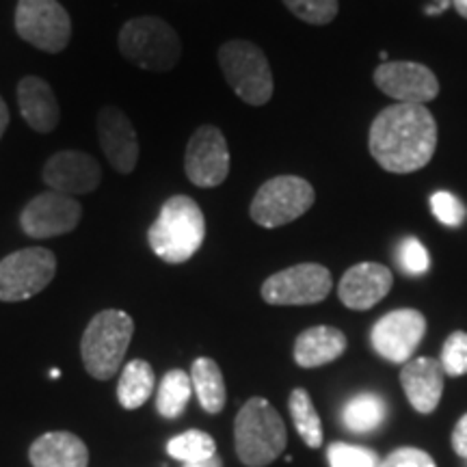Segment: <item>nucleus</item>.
Segmentation results:
<instances>
[{
	"label": "nucleus",
	"instance_id": "nucleus-1",
	"mask_svg": "<svg viewBox=\"0 0 467 467\" xmlns=\"http://www.w3.org/2000/svg\"><path fill=\"white\" fill-rule=\"evenodd\" d=\"M372 159L389 173L426 167L437 148V121L422 104H392L375 117L368 134Z\"/></svg>",
	"mask_w": 467,
	"mask_h": 467
},
{
	"label": "nucleus",
	"instance_id": "nucleus-2",
	"mask_svg": "<svg viewBox=\"0 0 467 467\" xmlns=\"http://www.w3.org/2000/svg\"><path fill=\"white\" fill-rule=\"evenodd\" d=\"M206 238V219L189 195H173L162 203L148 230L150 249L167 265H182L200 251Z\"/></svg>",
	"mask_w": 467,
	"mask_h": 467
},
{
	"label": "nucleus",
	"instance_id": "nucleus-3",
	"mask_svg": "<svg viewBox=\"0 0 467 467\" xmlns=\"http://www.w3.org/2000/svg\"><path fill=\"white\" fill-rule=\"evenodd\" d=\"M285 424L266 399H249L234 420L236 454L247 467H266L284 452Z\"/></svg>",
	"mask_w": 467,
	"mask_h": 467
},
{
	"label": "nucleus",
	"instance_id": "nucleus-4",
	"mask_svg": "<svg viewBox=\"0 0 467 467\" xmlns=\"http://www.w3.org/2000/svg\"><path fill=\"white\" fill-rule=\"evenodd\" d=\"M132 334L134 323L130 314L121 312V309H104L96 314L80 340L85 370L98 381L113 379L126 358Z\"/></svg>",
	"mask_w": 467,
	"mask_h": 467
},
{
	"label": "nucleus",
	"instance_id": "nucleus-5",
	"mask_svg": "<svg viewBox=\"0 0 467 467\" xmlns=\"http://www.w3.org/2000/svg\"><path fill=\"white\" fill-rule=\"evenodd\" d=\"M117 46L132 66L148 72H169L178 66L182 55L178 33L165 20L154 16H141L128 20L121 26Z\"/></svg>",
	"mask_w": 467,
	"mask_h": 467
},
{
	"label": "nucleus",
	"instance_id": "nucleus-6",
	"mask_svg": "<svg viewBox=\"0 0 467 467\" xmlns=\"http://www.w3.org/2000/svg\"><path fill=\"white\" fill-rule=\"evenodd\" d=\"M219 66L227 85L244 104L251 107H265L273 98V72L268 58L258 46L232 39L219 48Z\"/></svg>",
	"mask_w": 467,
	"mask_h": 467
},
{
	"label": "nucleus",
	"instance_id": "nucleus-7",
	"mask_svg": "<svg viewBox=\"0 0 467 467\" xmlns=\"http://www.w3.org/2000/svg\"><path fill=\"white\" fill-rule=\"evenodd\" d=\"M317 192L299 175H277L266 180L251 202L249 214L254 223L266 230L288 225L314 206Z\"/></svg>",
	"mask_w": 467,
	"mask_h": 467
},
{
	"label": "nucleus",
	"instance_id": "nucleus-8",
	"mask_svg": "<svg viewBox=\"0 0 467 467\" xmlns=\"http://www.w3.org/2000/svg\"><path fill=\"white\" fill-rule=\"evenodd\" d=\"M57 273L55 254L44 247L20 249L0 260V301L33 299L48 288Z\"/></svg>",
	"mask_w": 467,
	"mask_h": 467
},
{
	"label": "nucleus",
	"instance_id": "nucleus-9",
	"mask_svg": "<svg viewBox=\"0 0 467 467\" xmlns=\"http://www.w3.org/2000/svg\"><path fill=\"white\" fill-rule=\"evenodd\" d=\"M16 31L37 50L63 52L72 39V20L58 0H17Z\"/></svg>",
	"mask_w": 467,
	"mask_h": 467
},
{
	"label": "nucleus",
	"instance_id": "nucleus-10",
	"mask_svg": "<svg viewBox=\"0 0 467 467\" xmlns=\"http://www.w3.org/2000/svg\"><path fill=\"white\" fill-rule=\"evenodd\" d=\"M334 288L329 268L323 265H295L262 284V299L268 306H314L325 301Z\"/></svg>",
	"mask_w": 467,
	"mask_h": 467
},
{
	"label": "nucleus",
	"instance_id": "nucleus-11",
	"mask_svg": "<svg viewBox=\"0 0 467 467\" xmlns=\"http://www.w3.org/2000/svg\"><path fill=\"white\" fill-rule=\"evenodd\" d=\"M426 334V318L422 312L411 307L394 309L381 317L372 327V348L383 359L405 366L416 355V350Z\"/></svg>",
	"mask_w": 467,
	"mask_h": 467
},
{
	"label": "nucleus",
	"instance_id": "nucleus-12",
	"mask_svg": "<svg viewBox=\"0 0 467 467\" xmlns=\"http://www.w3.org/2000/svg\"><path fill=\"white\" fill-rule=\"evenodd\" d=\"M184 171L191 184L214 189L230 175V150L217 126H200L189 139L184 154Z\"/></svg>",
	"mask_w": 467,
	"mask_h": 467
},
{
	"label": "nucleus",
	"instance_id": "nucleus-13",
	"mask_svg": "<svg viewBox=\"0 0 467 467\" xmlns=\"http://www.w3.org/2000/svg\"><path fill=\"white\" fill-rule=\"evenodd\" d=\"M83 217V206L66 192L46 191L22 208L20 227L31 238H57L74 232Z\"/></svg>",
	"mask_w": 467,
	"mask_h": 467
},
{
	"label": "nucleus",
	"instance_id": "nucleus-14",
	"mask_svg": "<svg viewBox=\"0 0 467 467\" xmlns=\"http://www.w3.org/2000/svg\"><path fill=\"white\" fill-rule=\"evenodd\" d=\"M375 85L399 104H424L435 100L440 80L429 67L416 61H388L375 69Z\"/></svg>",
	"mask_w": 467,
	"mask_h": 467
},
{
	"label": "nucleus",
	"instance_id": "nucleus-15",
	"mask_svg": "<svg viewBox=\"0 0 467 467\" xmlns=\"http://www.w3.org/2000/svg\"><path fill=\"white\" fill-rule=\"evenodd\" d=\"M44 182L50 191L66 192V195H87L102 182V167L91 154L76 150L57 151L46 161Z\"/></svg>",
	"mask_w": 467,
	"mask_h": 467
},
{
	"label": "nucleus",
	"instance_id": "nucleus-16",
	"mask_svg": "<svg viewBox=\"0 0 467 467\" xmlns=\"http://www.w3.org/2000/svg\"><path fill=\"white\" fill-rule=\"evenodd\" d=\"M98 139L104 156L117 173H132L139 162V139L124 110L104 107L98 113Z\"/></svg>",
	"mask_w": 467,
	"mask_h": 467
},
{
	"label": "nucleus",
	"instance_id": "nucleus-17",
	"mask_svg": "<svg viewBox=\"0 0 467 467\" xmlns=\"http://www.w3.org/2000/svg\"><path fill=\"white\" fill-rule=\"evenodd\" d=\"M392 284L394 275L388 266L377 265V262H361L344 273L342 282L337 285V296L348 309L364 312L383 301L392 290Z\"/></svg>",
	"mask_w": 467,
	"mask_h": 467
},
{
	"label": "nucleus",
	"instance_id": "nucleus-18",
	"mask_svg": "<svg viewBox=\"0 0 467 467\" xmlns=\"http://www.w3.org/2000/svg\"><path fill=\"white\" fill-rule=\"evenodd\" d=\"M446 372L440 359L416 358L409 359L400 370V385L405 389L409 405L418 413H433L443 394Z\"/></svg>",
	"mask_w": 467,
	"mask_h": 467
},
{
	"label": "nucleus",
	"instance_id": "nucleus-19",
	"mask_svg": "<svg viewBox=\"0 0 467 467\" xmlns=\"http://www.w3.org/2000/svg\"><path fill=\"white\" fill-rule=\"evenodd\" d=\"M17 104L25 121L35 132L48 134L58 126L61 110L52 87L39 76H25L17 83Z\"/></svg>",
	"mask_w": 467,
	"mask_h": 467
},
{
	"label": "nucleus",
	"instance_id": "nucleus-20",
	"mask_svg": "<svg viewBox=\"0 0 467 467\" xmlns=\"http://www.w3.org/2000/svg\"><path fill=\"white\" fill-rule=\"evenodd\" d=\"M28 459L33 467H87L89 451L78 435L55 431L33 441Z\"/></svg>",
	"mask_w": 467,
	"mask_h": 467
},
{
	"label": "nucleus",
	"instance_id": "nucleus-21",
	"mask_svg": "<svg viewBox=\"0 0 467 467\" xmlns=\"http://www.w3.org/2000/svg\"><path fill=\"white\" fill-rule=\"evenodd\" d=\"M348 342L340 329L329 325L309 327L296 337L295 361L301 368H318L342 358Z\"/></svg>",
	"mask_w": 467,
	"mask_h": 467
},
{
	"label": "nucleus",
	"instance_id": "nucleus-22",
	"mask_svg": "<svg viewBox=\"0 0 467 467\" xmlns=\"http://www.w3.org/2000/svg\"><path fill=\"white\" fill-rule=\"evenodd\" d=\"M191 383H192V392H195L203 411L213 413V416L214 413L223 411L227 392H225L223 372H221L217 361L210 358H200L192 361Z\"/></svg>",
	"mask_w": 467,
	"mask_h": 467
},
{
	"label": "nucleus",
	"instance_id": "nucleus-23",
	"mask_svg": "<svg viewBox=\"0 0 467 467\" xmlns=\"http://www.w3.org/2000/svg\"><path fill=\"white\" fill-rule=\"evenodd\" d=\"M154 368H151L145 359H132L128 361L119 375V385H117V400L119 405L132 411L148 402V399L154 392Z\"/></svg>",
	"mask_w": 467,
	"mask_h": 467
},
{
	"label": "nucleus",
	"instance_id": "nucleus-24",
	"mask_svg": "<svg viewBox=\"0 0 467 467\" xmlns=\"http://www.w3.org/2000/svg\"><path fill=\"white\" fill-rule=\"evenodd\" d=\"M385 413V400L381 396L372 392H361L353 396L342 409V422L353 433H372L383 424Z\"/></svg>",
	"mask_w": 467,
	"mask_h": 467
},
{
	"label": "nucleus",
	"instance_id": "nucleus-25",
	"mask_svg": "<svg viewBox=\"0 0 467 467\" xmlns=\"http://www.w3.org/2000/svg\"><path fill=\"white\" fill-rule=\"evenodd\" d=\"M192 396L191 375L184 370H169L159 385V394H156V409L162 418L175 420L184 413Z\"/></svg>",
	"mask_w": 467,
	"mask_h": 467
},
{
	"label": "nucleus",
	"instance_id": "nucleus-26",
	"mask_svg": "<svg viewBox=\"0 0 467 467\" xmlns=\"http://www.w3.org/2000/svg\"><path fill=\"white\" fill-rule=\"evenodd\" d=\"M290 416L292 422L296 426V433L301 435V440L307 443L309 448H320L323 446V422H320V416L314 407L312 399L303 388L292 389L290 400Z\"/></svg>",
	"mask_w": 467,
	"mask_h": 467
},
{
	"label": "nucleus",
	"instance_id": "nucleus-27",
	"mask_svg": "<svg viewBox=\"0 0 467 467\" xmlns=\"http://www.w3.org/2000/svg\"><path fill=\"white\" fill-rule=\"evenodd\" d=\"M169 457L175 461H182V463H197V461H206L217 454V443L213 437L203 431L191 429L186 433L173 437L167 443Z\"/></svg>",
	"mask_w": 467,
	"mask_h": 467
},
{
	"label": "nucleus",
	"instance_id": "nucleus-28",
	"mask_svg": "<svg viewBox=\"0 0 467 467\" xmlns=\"http://www.w3.org/2000/svg\"><path fill=\"white\" fill-rule=\"evenodd\" d=\"M329 467H379L381 459L375 451L364 446H353V443L336 441L327 451Z\"/></svg>",
	"mask_w": 467,
	"mask_h": 467
},
{
	"label": "nucleus",
	"instance_id": "nucleus-29",
	"mask_svg": "<svg viewBox=\"0 0 467 467\" xmlns=\"http://www.w3.org/2000/svg\"><path fill=\"white\" fill-rule=\"evenodd\" d=\"M284 5L299 20L314 26L329 25L337 16V0H284Z\"/></svg>",
	"mask_w": 467,
	"mask_h": 467
},
{
	"label": "nucleus",
	"instance_id": "nucleus-30",
	"mask_svg": "<svg viewBox=\"0 0 467 467\" xmlns=\"http://www.w3.org/2000/svg\"><path fill=\"white\" fill-rule=\"evenodd\" d=\"M440 364L446 377H463L467 375V334L465 331H454L443 342Z\"/></svg>",
	"mask_w": 467,
	"mask_h": 467
},
{
	"label": "nucleus",
	"instance_id": "nucleus-31",
	"mask_svg": "<svg viewBox=\"0 0 467 467\" xmlns=\"http://www.w3.org/2000/svg\"><path fill=\"white\" fill-rule=\"evenodd\" d=\"M396 262H399L402 271L407 275H424L431 268L429 251L416 236H407L399 243V251H396Z\"/></svg>",
	"mask_w": 467,
	"mask_h": 467
},
{
	"label": "nucleus",
	"instance_id": "nucleus-32",
	"mask_svg": "<svg viewBox=\"0 0 467 467\" xmlns=\"http://www.w3.org/2000/svg\"><path fill=\"white\" fill-rule=\"evenodd\" d=\"M431 210H433L437 221L448 227H461L467 219L463 202L448 191H437L431 195Z\"/></svg>",
	"mask_w": 467,
	"mask_h": 467
},
{
	"label": "nucleus",
	"instance_id": "nucleus-33",
	"mask_svg": "<svg viewBox=\"0 0 467 467\" xmlns=\"http://www.w3.org/2000/svg\"><path fill=\"white\" fill-rule=\"evenodd\" d=\"M379 467H437V463L429 452L420 451V448H399L388 454Z\"/></svg>",
	"mask_w": 467,
	"mask_h": 467
},
{
	"label": "nucleus",
	"instance_id": "nucleus-34",
	"mask_svg": "<svg viewBox=\"0 0 467 467\" xmlns=\"http://www.w3.org/2000/svg\"><path fill=\"white\" fill-rule=\"evenodd\" d=\"M452 448L461 459L467 461V413L459 420L452 431Z\"/></svg>",
	"mask_w": 467,
	"mask_h": 467
},
{
	"label": "nucleus",
	"instance_id": "nucleus-35",
	"mask_svg": "<svg viewBox=\"0 0 467 467\" xmlns=\"http://www.w3.org/2000/svg\"><path fill=\"white\" fill-rule=\"evenodd\" d=\"M7 126H9V107H7V102L3 100V96H0V139H3Z\"/></svg>",
	"mask_w": 467,
	"mask_h": 467
},
{
	"label": "nucleus",
	"instance_id": "nucleus-36",
	"mask_svg": "<svg viewBox=\"0 0 467 467\" xmlns=\"http://www.w3.org/2000/svg\"><path fill=\"white\" fill-rule=\"evenodd\" d=\"M448 7H451V0H437V3L429 5V7H426V16H440Z\"/></svg>",
	"mask_w": 467,
	"mask_h": 467
},
{
	"label": "nucleus",
	"instance_id": "nucleus-37",
	"mask_svg": "<svg viewBox=\"0 0 467 467\" xmlns=\"http://www.w3.org/2000/svg\"><path fill=\"white\" fill-rule=\"evenodd\" d=\"M182 467H223V461H221L217 454L206 461H197V463H184Z\"/></svg>",
	"mask_w": 467,
	"mask_h": 467
},
{
	"label": "nucleus",
	"instance_id": "nucleus-38",
	"mask_svg": "<svg viewBox=\"0 0 467 467\" xmlns=\"http://www.w3.org/2000/svg\"><path fill=\"white\" fill-rule=\"evenodd\" d=\"M452 5L457 9V14L467 20V0H452Z\"/></svg>",
	"mask_w": 467,
	"mask_h": 467
},
{
	"label": "nucleus",
	"instance_id": "nucleus-39",
	"mask_svg": "<svg viewBox=\"0 0 467 467\" xmlns=\"http://www.w3.org/2000/svg\"><path fill=\"white\" fill-rule=\"evenodd\" d=\"M58 375H61V372H58V370H52V372H50L52 379H58Z\"/></svg>",
	"mask_w": 467,
	"mask_h": 467
}]
</instances>
